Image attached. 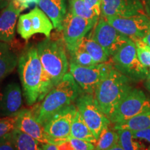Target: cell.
<instances>
[{
	"mask_svg": "<svg viewBox=\"0 0 150 150\" xmlns=\"http://www.w3.org/2000/svg\"><path fill=\"white\" fill-rule=\"evenodd\" d=\"M18 71L23 96L29 106L42 101L54 88L43 68L36 47L31 45L24 49L18 57Z\"/></svg>",
	"mask_w": 150,
	"mask_h": 150,
	"instance_id": "1",
	"label": "cell"
},
{
	"mask_svg": "<svg viewBox=\"0 0 150 150\" xmlns=\"http://www.w3.org/2000/svg\"><path fill=\"white\" fill-rule=\"evenodd\" d=\"M83 93L72 75L67 72L44 99L35 105L32 111L43 126L54 114L74 104Z\"/></svg>",
	"mask_w": 150,
	"mask_h": 150,
	"instance_id": "2",
	"label": "cell"
},
{
	"mask_svg": "<svg viewBox=\"0 0 150 150\" xmlns=\"http://www.w3.org/2000/svg\"><path fill=\"white\" fill-rule=\"evenodd\" d=\"M130 80L112 66L97 86L94 97L108 119L122 99L132 88Z\"/></svg>",
	"mask_w": 150,
	"mask_h": 150,
	"instance_id": "3",
	"label": "cell"
},
{
	"mask_svg": "<svg viewBox=\"0 0 150 150\" xmlns=\"http://www.w3.org/2000/svg\"><path fill=\"white\" fill-rule=\"evenodd\" d=\"M36 47L43 68L54 87L64 77L70 67L64 41L46 38Z\"/></svg>",
	"mask_w": 150,
	"mask_h": 150,
	"instance_id": "4",
	"label": "cell"
},
{
	"mask_svg": "<svg viewBox=\"0 0 150 150\" xmlns=\"http://www.w3.org/2000/svg\"><path fill=\"white\" fill-rule=\"evenodd\" d=\"M111 64L114 68L135 81L145 79L149 73L147 67L138 59L136 45L131 39L111 56Z\"/></svg>",
	"mask_w": 150,
	"mask_h": 150,
	"instance_id": "5",
	"label": "cell"
},
{
	"mask_svg": "<svg viewBox=\"0 0 150 150\" xmlns=\"http://www.w3.org/2000/svg\"><path fill=\"white\" fill-rule=\"evenodd\" d=\"M148 110H150V99L141 90L132 88L117 104L109 120L115 125Z\"/></svg>",
	"mask_w": 150,
	"mask_h": 150,
	"instance_id": "6",
	"label": "cell"
},
{
	"mask_svg": "<svg viewBox=\"0 0 150 150\" xmlns=\"http://www.w3.org/2000/svg\"><path fill=\"white\" fill-rule=\"evenodd\" d=\"M99 19H86L73 16L68 12L63 24V40L68 53L77 50L81 41L87 35Z\"/></svg>",
	"mask_w": 150,
	"mask_h": 150,
	"instance_id": "7",
	"label": "cell"
},
{
	"mask_svg": "<svg viewBox=\"0 0 150 150\" xmlns=\"http://www.w3.org/2000/svg\"><path fill=\"white\" fill-rule=\"evenodd\" d=\"M75 106L94 136L98 139L103 129L111 122L99 108L94 95L83 93L75 102Z\"/></svg>",
	"mask_w": 150,
	"mask_h": 150,
	"instance_id": "8",
	"label": "cell"
},
{
	"mask_svg": "<svg viewBox=\"0 0 150 150\" xmlns=\"http://www.w3.org/2000/svg\"><path fill=\"white\" fill-rule=\"evenodd\" d=\"M53 29L51 20L38 6L19 17L17 26L18 33L26 40L36 33H42L46 38H50Z\"/></svg>",
	"mask_w": 150,
	"mask_h": 150,
	"instance_id": "9",
	"label": "cell"
},
{
	"mask_svg": "<svg viewBox=\"0 0 150 150\" xmlns=\"http://www.w3.org/2000/svg\"><path fill=\"white\" fill-rule=\"evenodd\" d=\"M112 67L111 63H99L92 66H81L70 63V73L83 93L94 95L105 74Z\"/></svg>",
	"mask_w": 150,
	"mask_h": 150,
	"instance_id": "10",
	"label": "cell"
},
{
	"mask_svg": "<svg viewBox=\"0 0 150 150\" xmlns=\"http://www.w3.org/2000/svg\"><path fill=\"white\" fill-rule=\"evenodd\" d=\"M90 35L104 49L110 57L130 40V38L115 29L102 17L99 19L94 27L93 31Z\"/></svg>",
	"mask_w": 150,
	"mask_h": 150,
	"instance_id": "11",
	"label": "cell"
},
{
	"mask_svg": "<svg viewBox=\"0 0 150 150\" xmlns=\"http://www.w3.org/2000/svg\"><path fill=\"white\" fill-rule=\"evenodd\" d=\"M105 19L118 31L132 40L142 38L150 31V18L146 13L127 17H109Z\"/></svg>",
	"mask_w": 150,
	"mask_h": 150,
	"instance_id": "12",
	"label": "cell"
},
{
	"mask_svg": "<svg viewBox=\"0 0 150 150\" xmlns=\"http://www.w3.org/2000/svg\"><path fill=\"white\" fill-rule=\"evenodd\" d=\"M76 110L75 104H73L54 114L43 125L46 134L61 142L68 140Z\"/></svg>",
	"mask_w": 150,
	"mask_h": 150,
	"instance_id": "13",
	"label": "cell"
},
{
	"mask_svg": "<svg viewBox=\"0 0 150 150\" xmlns=\"http://www.w3.org/2000/svg\"><path fill=\"white\" fill-rule=\"evenodd\" d=\"M31 136L41 143L59 145L61 142L51 138L46 134L44 127L37 120L32 110L21 109L18 113L16 128Z\"/></svg>",
	"mask_w": 150,
	"mask_h": 150,
	"instance_id": "14",
	"label": "cell"
},
{
	"mask_svg": "<svg viewBox=\"0 0 150 150\" xmlns=\"http://www.w3.org/2000/svg\"><path fill=\"white\" fill-rule=\"evenodd\" d=\"M145 13L141 0H102L101 16L127 17Z\"/></svg>",
	"mask_w": 150,
	"mask_h": 150,
	"instance_id": "15",
	"label": "cell"
},
{
	"mask_svg": "<svg viewBox=\"0 0 150 150\" xmlns=\"http://www.w3.org/2000/svg\"><path fill=\"white\" fill-rule=\"evenodd\" d=\"M22 105V90L18 83L12 82L0 88V114L4 117L17 115Z\"/></svg>",
	"mask_w": 150,
	"mask_h": 150,
	"instance_id": "16",
	"label": "cell"
},
{
	"mask_svg": "<svg viewBox=\"0 0 150 150\" xmlns=\"http://www.w3.org/2000/svg\"><path fill=\"white\" fill-rule=\"evenodd\" d=\"M21 8L12 1L0 12V42L11 43L16 35V24Z\"/></svg>",
	"mask_w": 150,
	"mask_h": 150,
	"instance_id": "17",
	"label": "cell"
},
{
	"mask_svg": "<svg viewBox=\"0 0 150 150\" xmlns=\"http://www.w3.org/2000/svg\"><path fill=\"white\" fill-rule=\"evenodd\" d=\"M38 6L47 15L54 28L62 31L63 24L67 15V0H40Z\"/></svg>",
	"mask_w": 150,
	"mask_h": 150,
	"instance_id": "18",
	"label": "cell"
},
{
	"mask_svg": "<svg viewBox=\"0 0 150 150\" xmlns=\"http://www.w3.org/2000/svg\"><path fill=\"white\" fill-rule=\"evenodd\" d=\"M18 57L9 43L0 42V82L15 70Z\"/></svg>",
	"mask_w": 150,
	"mask_h": 150,
	"instance_id": "19",
	"label": "cell"
},
{
	"mask_svg": "<svg viewBox=\"0 0 150 150\" xmlns=\"http://www.w3.org/2000/svg\"><path fill=\"white\" fill-rule=\"evenodd\" d=\"M70 137L86 140L95 145L97 142V138L94 136L88 126L86 125L78 110H76V113L73 118L70 131Z\"/></svg>",
	"mask_w": 150,
	"mask_h": 150,
	"instance_id": "20",
	"label": "cell"
},
{
	"mask_svg": "<svg viewBox=\"0 0 150 150\" xmlns=\"http://www.w3.org/2000/svg\"><path fill=\"white\" fill-rule=\"evenodd\" d=\"M79 46L91 55L97 64L107 63L110 60V56L106 53L104 49L94 40L91 35L88 36L86 35L82 40Z\"/></svg>",
	"mask_w": 150,
	"mask_h": 150,
	"instance_id": "21",
	"label": "cell"
},
{
	"mask_svg": "<svg viewBox=\"0 0 150 150\" xmlns=\"http://www.w3.org/2000/svg\"><path fill=\"white\" fill-rule=\"evenodd\" d=\"M113 127L116 130L127 129L131 131L150 128V110L134 116L123 122L115 124Z\"/></svg>",
	"mask_w": 150,
	"mask_h": 150,
	"instance_id": "22",
	"label": "cell"
},
{
	"mask_svg": "<svg viewBox=\"0 0 150 150\" xmlns=\"http://www.w3.org/2000/svg\"><path fill=\"white\" fill-rule=\"evenodd\" d=\"M12 136L16 150H42V143L18 129L12 131Z\"/></svg>",
	"mask_w": 150,
	"mask_h": 150,
	"instance_id": "23",
	"label": "cell"
},
{
	"mask_svg": "<svg viewBox=\"0 0 150 150\" xmlns=\"http://www.w3.org/2000/svg\"><path fill=\"white\" fill-rule=\"evenodd\" d=\"M119 135L117 131L110 125L103 129L95 143V148L99 150H108L118 143Z\"/></svg>",
	"mask_w": 150,
	"mask_h": 150,
	"instance_id": "24",
	"label": "cell"
},
{
	"mask_svg": "<svg viewBox=\"0 0 150 150\" xmlns=\"http://www.w3.org/2000/svg\"><path fill=\"white\" fill-rule=\"evenodd\" d=\"M117 131L119 135L118 143L124 150H149L144 144L134 138L131 131L127 129Z\"/></svg>",
	"mask_w": 150,
	"mask_h": 150,
	"instance_id": "25",
	"label": "cell"
},
{
	"mask_svg": "<svg viewBox=\"0 0 150 150\" xmlns=\"http://www.w3.org/2000/svg\"><path fill=\"white\" fill-rule=\"evenodd\" d=\"M68 2L69 12L73 16L86 19H99V16L86 6L84 0H68Z\"/></svg>",
	"mask_w": 150,
	"mask_h": 150,
	"instance_id": "26",
	"label": "cell"
},
{
	"mask_svg": "<svg viewBox=\"0 0 150 150\" xmlns=\"http://www.w3.org/2000/svg\"><path fill=\"white\" fill-rule=\"evenodd\" d=\"M70 55V62L74 64L81 65V66H92L96 65L97 63L94 61L91 55L79 46L76 51L73 52Z\"/></svg>",
	"mask_w": 150,
	"mask_h": 150,
	"instance_id": "27",
	"label": "cell"
},
{
	"mask_svg": "<svg viewBox=\"0 0 150 150\" xmlns=\"http://www.w3.org/2000/svg\"><path fill=\"white\" fill-rule=\"evenodd\" d=\"M136 47L138 58L144 66L150 67V47L142 41L141 39L133 40Z\"/></svg>",
	"mask_w": 150,
	"mask_h": 150,
	"instance_id": "28",
	"label": "cell"
},
{
	"mask_svg": "<svg viewBox=\"0 0 150 150\" xmlns=\"http://www.w3.org/2000/svg\"><path fill=\"white\" fill-rule=\"evenodd\" d=\"M18 114L0 118V140L10 134L16 128Z\"/></svg>",
	"mask_w": 150,
	"mask_h": 150,
	"instance_id": "29",
	"label": "cell"
},
{
	"mask_svg": "<svg viewBox=\"0 0 150 150\" xmlns=\"http://www.w3.org/2000/svg\"><path fill=\"white\" fill-rule=\"evenodd\" d=\"M68 140L74 148V150H93L95 148V144L83 140L70 136Z\"/></svg>",
	"mask_w": 150,
	"mask_h": 150,
	"instance_id": "30",
	"label": "cell"
},
{
	"mask_svg": "<svg viewBox=\"0 0 150 150\" xmlns=\"http://www.w3.org/2000/svg\"><path fill=\"white\" fill-rule=\"evenodd\" d=\"M0 150H16L12 132L0 140Z\"/></svg>",
	"mask_w": 150,
	"mask_h": 150,
	"instance_id": "31",
	"label": "cell"
},
{
	"mask_svg": "<svg viewBox=\"0 0 150 150\" xmlns=\"http://www.w3.org/2000/svg\"><path fill=\"white\" fill-rule=\"evenodd\" d=\"M84 2L89 10L93 11L97 16H101L102 0H84Z\"/></svg>",
	"mask_w": 150,
	"mask_h": 150,
	"instance_id": "32",
	"label": "cell"
},
{
	"mask_svg": "<svg viewBox=\"0 0 150 150\" xmlns=\"http://www.w3.org/2000/svg\"><path fill=\"white\" fill-rule=\"evenodd\" d=\"M133 136L137 140H142L149 144L150 149V128L132 131Z\"/></svg>",
	"mask_w": 150,
	"mask_h": 150,
	"instance_id": "33",
	"label": "cell"
},
{
	"mask_svg": "<svg viewBox=\"0 0 150 150\" xmlns=\"http://www.w3.org/2000/svg\"><path fill=\"white\" fill-rule=\"evenodd\" d=\"M17 6L21 8L22 11L29 8L33 4H38L40 0H11Z\"/></svg>",
	"mask_w": 150,
	"mask_h": 150,
	"instance_id": "34",
	"label": "cell"
},
{
	"mask_svg": "<svg viewBox=\"0 0 150 150\" xmlns=\"http://www.w3.org/2000/svg\"><path fill=\"white\" fill-rule=\"evenodd\" d=\"M57 147L59 150H74V148L68 140L57 145Z\"/></svg>",
	"mask_w": 150,
	"mask_h": 150,
	"instance_id": "35",
	"label": "cell"
},
{
	"mask_svg": "<svg viewBox=\"0 0 150 150\" xmlns=\"http://www.w3.org/2000/svg\"><path fill=\"white\" fill-rule=\"evenodd\" d=\"M144 11L146 15L150 18V0H141Z\"/></svg>",
	"mask_w": 150,
	"mask_h": 150,
	"instance_id": "36",
	"label": "cell"
},
{
	"mask_svg": "<svg viewBox=\"0 0 150 150\" xmlns=\"http://www.w3.org/2000/svg\"><path fill=\"white\" fill-rule=\"evenodd\" d=\"M42 150H59L58 149L57 145H54V144L50 143L42 144Z\"/></svg>",
	"mask_w": 150,
	"mask_h": 150,
	"instance_id": "37",
	"label": "cell"
},
{
	"mask_svg": "<svg viewBox=\"0 0 150 150\" xmlns=\"http://www.w3.org/2000/svg\"><path fill=\"white\" fill-rule=\"evenodd\" d=\"M11 0H0V12L7 6Z\"/></svg>",
	"mask_w": 150,
	"mask_h": 150,
	"instance_id": "38",
	"label": "cell"
},
{
	"mask_svg": "<svg viewBox=\"0 0 150 150\" xmlns=\"http://www.w3.org/2000/svg\"><path fill=\"white\" fill-rule=\"evenodd\" d=\"M141 40L143 41L145 44H147L148 46L150 47V31L148 33H147L142 38H141Z\"/></svg>",
	"mask_w": 150,
	"mask_h": 150,
	"instance_id": "39",
	"label": "cell"
},
{
	"mask_svg": "<svg viewBox=\"0 0 150 150\" xmlns=\"http://www.w3.org/2000/svg\"><path fill=\"white\" fill-rule=\"evenodd\" d=\"M145 86H146V88L147 89V91L150 93V68L149 70V73H148L147 78H146Z\"/></svg>",
	"mask_w": 150,
	"mask_h": 150,
	"instance_id": "40",
	"label": "cell"
},
{
	"mask_svg": "<svg viewBox=\"0 0 150 150\" xmlns=\"http://www.w3.org/2000/svg\"><path fill=\"white\" fill-rule=\"evenodd\" d=\"M108 150H124L123 148L121 147L120 145H119V143L116 144L115 145H114L113 147L110 148V149H109Z\"/></svg>",
	"mask_w": 150,
	"mask_h": 150,
	"instance_id": "41",
	"label": "cell"
},
{
	"mask_svg": "<svg viewBox=\"0 0 150 150\" xmlns=\"http://www.w3.org/2000/svg\"><path fill=\"white\" fill-rule=\"evenodd\" d=\"M93 150H99V149H97V148H95V149H94Z\"/></svg>",
	"mask_w": 150,
	"mask_h": 150,
	"instance_id": "42",
	"label": "cell"
}]
</instances>
